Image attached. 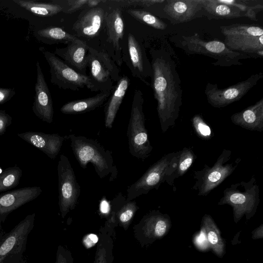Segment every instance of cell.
Returning <instances> with one entry per match:
<instances>
[{"label":"cell","mask_w":263,"mask_h":263,"mask_svg":"<svg viewBox=\"0 0 263 263\" xmlns=\"http://www.w3.org/2000/svg\"><path fill=\"white\" fill-rule=\"evenodd\" d=\"M231 120L234 124L250 130H263V98L253 105L233 114Z\"/></svg>","instance_id":"22"},{"label":"cell","mask_w":263,"mask_h":263,"mask_svg":"<svg viewBox=\"0 0 263 263\" xmlns=\"http://www.w3.org/2000/svg\"><path fill=\"white\" fill-rule=\"evenodd\" d=\"M50 67V82L60 88L73 91L87 88L92 91V86L88 75H83L72 68L54 53L40 47Z\"/></svg>","instance_id":"10"},{"label":"cell","mask_w":263,"mask_h":263,"mask_svg":"<svg viewBox=\"0 0 263 263\" xmlns=\"http://www.w3.org/2000/svg\"><path fill=\"white\" fill-rule=\"evenodd\" d=\"M42 192L40 186H27L0 194V219L3 222L8 215L22 205L33 200Z\"/></svg>","instance_id":"18"},{"label":"cell","mask_w":263,"mask_h":263,"mask_svg":"<svg viewBox=\"0 0 263 263\" xmlns=\"http://www.w3.org/2000/svg\"><path fill=\"white\" fill-rule=\"evenodd\" d=\"M126 12L137 21L155 29L164 30L167 27V25L165 22L146 10L129 8L126 10Z\"/></svg>","instance_id":"30"},{"label":"cell","mask_w":263,"mask_h":263,"mask_svg":"<svg viewBox=\"0 0 263 263\" xmlns=\"http://www.w3.org/2000/svg\"><path fill=\"white\" fill-rule=\"evenodd\" d=\"M231 156V151L224 149L212 166L204 164L202 169L194 172L195 182L192 189L197 191L198 196H207L234 172L241 159L230 162Z\"/></svg>","instance_id":"6"},{"label":"cell","mask_w":263,"mask_h":263,"mask_svg":"<svg viewBox=\"0 0 263 263\" xmlns=\"http://www.w3.org/2000/svg\"><path fill=\"white\" fill-rule=\"evenodd\" d=\"M109 6H106L105 16L106 29V42L113 51L112 60L119 66L123 61L121 42L124 34V24L122 17L123 7L117 1Z\"/></svg>","instance_id":"14"},{"label":"cell","mask_w":263,"mask_h":263,"mask_svg":"<svg viewBox=\"0 0 263 263\" xmlns=\"http://www.w3.org/2000/svg\"><path fill=\"white\" fill-rule=\"evenodd\" d=\"M130 85V79L125 75L121 77L114 86L104 109L105 126L110 129Z\"/></svg>","instance_id":"23"},{"label":"cell","mask_w":263,"mask_h":263,"mask_svg":"<svg viewBox=\"0 0 263 263\" xmlns=\"http://www.w3.org/2000/svg\"><path fill=\"white\" fill-rule=\"evenodd\" d=\"M151 84L157 101V110L162 132L173 126L182 105V90L176 64L170 53L163 48H152Z\"/></svg>","instance_id":"1"},{"label":"cell","mask_w":263,"mask_h":263,"mask_svg":"<svg viewBox=\"0 0 263 263\" xmlns=\"http://www.w3.org/2000/svg\"><path fill=\"white\" fill-rule=\"evenodd\" d=\"M110 207L108 202L102 200L100 204V211L102 213H107L109 211Z\"/></svg>","instance_id":"40"},{"label":"cell","mask_w":263,"mask_h":263,"mask_svg":"<svg viewBox=\"0 0 263 263\" xmlns=\"http://www.w3.org/2000/svg\"><path fill=\"white\" fill-rule=\"evenodd\" d=\"M163 10L173 24L191 21L204 11L201 0H165Z\"/></svg>","instance_id":"20"},{"label":"cell","mask_w":263,"mask_h":263,"mask_svg":"<svg viewBox=\"0 0 263 263\" xmlns=\"http://www.w3.org/2000/svg\"><path fill=\"white\" fill-rule=\"evenodd\" d=\"M22 176L18 166L6 168L0 174V192L11 190L18 185Z\"/></svg>","instance_id":"31"},{"label":"cell","mask_w":263,"mask_h":263,"mask_svg":"<svg viewBox=\"0 0 263 263\" xmlns=\"http://www.w3.org/2000/svg\"><path fill=\"white\" fill-rule=\"evenodd\" d=\"M143 103L144 98L142 91L136 89L132 103L127 136L130 155L142 160L146 159L151 155L153 148L148 139L145 126Z\"/></svg>","instance_id":"5"},{"label":"cell","mask_w":263,"mask_h":263,"mask_svg":"<svg viewBox=\"0 0 263 263\" xmlns=\"http://www.w3.org/2000/svg\"><path fill=\"white\" fill-rule=\"evenodd\" d=\"M35 213L28 215L0 240V263H25L28 237L33 228Z\"/></svg>","instance_id":"9"},{"label":"cell","mask_w":263,"mask_h":263,"mask_svg":"<svg viewBox=\"0 0 263 263\" xmlns=\"http://www.w3.org/2000/svg\"><path fill=\"white\" fill-rule=\"evenodd\" d=\"M192 123L197 135L203 140H209L213 136L211 127L199 114L194 115L192 118Z\"/></svg>","instance_id":"32"},{"label":"cell","mask_w":263,"mask_h":263,"mask_svg":"<svg viewBox=\"0 0 263 263\" xmlns=\"http://www.w3.org/2000/svg\"><path fill=\"white\" fill-rule=\"evenodd\" d=\"M209 19H233L245 17L237 7L221 3L219 0H201Z\"/></svg>","instance_id":"25"},{"label":"cell","mask_w":263,"mask_h":263,"mask_svg":"<svg viewBox=\"0 0 263 263\" xmlns=\"http://www.w3.org/2000/svg\"><path fill=\"white\" fill-rule=\"evenodd\" d=\"M127 55L124 59H126L125 60L132 75L147 86H150L151 84L147 79L152 77V68L144 45L134 35L128 33L127 37Z\"/></svg>","instance_id":"15"},{"label":"cell","mask_w":263,"mask_h":263,"mask_svg":"<svg viewBox=\"0 0 263 263\" xmlns=\"http://www.w3.org/2000/svg\"><path fill=\"white\" fill-rule=\"evenodd\" d=\"M106 1L97 7L85 9L80 13L72 25L77 37L91 39L100 34L105 22Z\"/></svg>","instance_id":"16"},{"label":"cell","mask_w":263,"mask_h":263,"mask_svg":"<svg viewBox=\"0 0 263 263\" xmlns=\"http://www.w3.org/2000/svg\"><path fill=\"white\" fill-rule=\"evenodd\" d=\"M98 238L97 235L90 234L87 235L84 240V243L87 248H90L95 245L98 241Z\"/></svg>","instance_id":"39"},{"label":"cell","mask_w":263,"mask_h":263,"mask_svg":"<svg viewBox=\"0 0 263 263\" xmlns=\"http://www.w3.org/2000/svg\"><path fill=\"white\" fill-rule=\"evenodd\" d=\"M59 203L62 215L77 204L81 193L80 186L68 158L61 155L58 167Z\"/></svg>","instance_id":"12"},{"label":"cell","mask_w":263,"mask_h":263,"mask_svg":"<svg viewBox=\"0 0 263 263\" xmlns=\"http://www.w3.org/2000/svg\"><path fill=\"white\" fill-rule=\"evenodd\" d=\"M88 1L89 0H54L55 3L62 7V12L67 14H71L81 9L89 8Z\"/></svg>","instance_id":"33"},{"label":"cell","mask_w":263,"mask_h":263,"mask_svg":"<svg viewBox=\"0 0 263 263\" xmlns=\"http://www.w3.org/2000/svg\"><path fill=\"white\" fill-rule=\"evenodd\" d=\"M12 117L5 110H0V136L4 135L12 124Z\"/></svg>","instance_id":"36"},{"label":"cell","mask_w":263,"mask_h":263,"mask_svg":"<svg viewBox=\"0 0 263 263\" xmlns=\"http://www.w3.org/2000/svg\"><path fill=\"white\" fill-rule=\"evenodd\" d=\"M89 47L84 41L77 38L64 48L56 47L54 53L74 70L87 76Z\"/></svg>","instance_id":"19"},{"label":"cell","mask_w":263,"mask_h":263,"mask_svg":"<svg viewBox=\"0 0 263 263\" xmlns=\"http://www.w3.org/2000/svg\"><path fill=\"white\" fill-rule=\"evenodd\" d=\"M209 241L212 244H216L218 242V237L213 231H210L208 234Z\"/></svg>","instance_id":"41"},{"label":"cell","mask_w":263,"mask_h":263,"mask_svg":"<svg viewBox=\"0 0 263 263\" xmlns=\"http://www.w3.org/2000/svg\"><path fill=\"white\" fill-rule=\"evenodd\" d=\"M111 92H100L93 97L68 102L61 107L60 111L66 115H76L90 111L101 106L109 97Z\"/></svg>","instance_id":"24"},{"label":"cell","mask_w":263,"mask_h":263,"mask_svg":"<svg viewBox=\"0 0 263 263\" xmlns=\"http://www.w3.org/2000/svg\"><path fill=\"white\" fill-rule=\"evenodd\" d=\"M122 205L119 213V218L121 222L125 223L129 221L133 218L138 207L136 202L127 201L126 200Z\"/></svg>","instance_id":"34"},{"label":"cell","mask_w":263,"mask_h":263,"mask_svg":"<svg viewBox=\"0 0 263 263\" xmlns=\"http://www.w3.org/2000/svg\"><path fill=\"white\" fill-rule=\"evenodd\" d=\"M3 222V221L0 219V240L2 239V237L3 236V235H4V234L3 232V230L2 229V226H1V223Z\"/></svg>","instance_id":"42"},{"label":"cell","mask_w":263,"mask_h":263,"mask_svg":"<svg viewBox=\"0 0 263 263\" xmlns=\"http://www.w3.org/2000/svg\"><path fill=\"white\" fill-rule=\"evenodd\" d=\"M123 7L129 6H140L144 8H148L157 4H161L165 2V0H128L117 1Z\"/></svg>","instance_id":"35"},{"label":"cell","mask_w":263,"mask_h":263,"mask_svg":"<svg viewBox=\"0 0 263 263\" xmlns=\"http://www.w3.org/2000/svg\"><path fill=\"white\" fill-rule=\"evenodd\" d=\"M176 46L188 54H201L213 58L215 60L213 64L217 66H239L242 65L240 60L252 58L246 54L230 50L223 42L204 40L198 33L181 35Z\"/></svg>","instance_id":"3"},{"label":"cell","mask_w":263,"mask_h":263,"mask_svg":"<svg viewBox=\"0 0 263 263\" xmlns=\"http://www.w3.org/2000/svg\"><path fill=\"white\" fill-rule=\"evenodd\" d=\"M223 43L230 50L250 55L263 57V28L257 24H233L220 27Z\"/></svg>","instance_id":"4"},{"label":"cell","mask_w":263,"mask_h":263,"mask_svg":"<svg viewBox=\"0 0 263 263\" xmlns=\"http://www.w3.org/2000/svg\"><path fill=\"white\" fill-rule=\"evenodd\" d=\"M3 170L1 168V167H0V174L2 173L3 172Z\"/></svg>","instance_id":"43"},{"label":"cell","mask_w":263,"mask_h":263,"mask_svg":"<svg viewBox=\"0 0 263 263\" xmlns=\"http://www.w3.org/2000/svg\"><path fill=\"white\" fill-rule=\"evenodd\" d=\"M20 138L43 152L51 159H55L61 151L65 137L58 134L27 132L17 134Z\"/></svg>","instance_id":"21"},{"label":"cell","mask_w":263,"mask_h":263,"mask_svg":"<svg viewBox=\"0 0 263 263\" xmlns=\"http://www.w3.org/2000/svg\"><path fill=\"white\" fill-rule=\"evenodd\" d=\"M36 81L35 84V95L32 107L35 115L48 123L53 118V102L48 86L45 81L40 64L36 62Z\"/></svg>","instance_id":"17"},{"label":"cell","mask_w":263,"mask_h":263,"mask_svg":"<svg viewBox=\"0 0 263 263\" xmlns=\"http://www.w3.org/2000/svg\"><path fill=\"white\" fill-rule=\"evenodd\" d=\"M259 202V187L253 175L247 182L231 184L223 191L219 204H229L237 211H250Z\"/></svg>","instance_id":"13"},{"label":"cell","mask_w":263,"mask_h":263,"mask_svg":"<svg viewBox=\"0 0 263 263\" xmlns=\"http://www.w3.org/2000/svg\"><path fill=\"white\" fill-rule=\"evenodd\" d=\"M221 3L237 7L247 17L257 21V14L263 10V4L259 1L219 0Z\"/></svg>","instance_id":"29"},{"label":"cell","mask_w":263,"mask_h":263,"mask_svg":"<svg viewBox=\"0 0 263 263\" xmlns=\"http://www.w3.org/2000/svg\"><path fill=\"white\" fill-rule=\"evenodd\" d=\"M88 75L92 84V91H112L114 82L120 78L117 65L109 54L89 47L88 54Z\"/></svg>","instance_id":"7"},{"label":"cell","mask_w":263,"mask_h":263,"mask_svg":"<svg viewBox=\"0 0 263 263\" xmlns=\"http://www.w3.org/2000/svg\"><path fill=\"white\" fill-rule=\"evenodd\" d=\"M166 223L164 220H158L155 227V233L157 236H161L163 235L166 230Z\"/></svg>","instance_id":"38"},{"label":"cell","mask_w":263,"mask_h":263,"mask_svg":"<svg viewBox=\"0 0 263 263\" xmlns=\"http://www.w3.org/2000/svg\"><path fill=\"white\" fill-rule=\"evenodd\" d=\"M263 78L261 72L252 74L246 80L224 88L208 82L204 93L208 103L215 108H222L240 100Z\"/></svg>","instance_id":"11"},{"label":"cell","mask_w":263,"mask_h":263,"mask_svg":"<svg viewBox=\"0 0 263 263\" xmlns=\"http://www.w3.org/2000/svg\"><path fill=\"white\" fill-rule=\"evenodd\" d=\"M15 93L14 88L0 87V104H3L9 101Z\"/></svg>","instance_id":"37"},{"label":"cell","mask_w":263,"mask_h":263,"mask_svg":"<svg viewBox=\"0 0 263 263\" xmlns=\"http://www.w3.org/2000/svg\"><path fill=\"white\" fill-rule=\"evenodd\" d=\"M196 156L191 148L184 147L179 153L171 174L165 178V182L174 186L176 179L184 175L191 167Z\"/></svg>","instance_id":"28"},{"label":"cell","mask_w":263,"mask_h":263,"mask_svg":"<svg viewBox=\"0 0 263 263\" xmlns=\"http://www.w3.org/2000/svg\"><path fill=\"white\" fill-rule=\"evenodd\" d=\"M66 137L70 141L74 157L82 168H86L87 164L91 163L101 179L107 176H109V181L117 179L118 171L110 151L106 149L95 139L74 134Z\"/></svg>","instance_id":"2"},{"label":"cell","mask_w":263,"mask_h":263,"mask_svg":"<svg viewBox=\"0 0 263 263\" xmlns=\"http://www.w3.org/2000/svg\"><path fill=\"white\" fill-rule=\"evenodd\" d=\"M34 35L38 41L48 45L59 43L67 45L78 38L66 32L62 28L55 26L39 29L35 32Z\"/></svg>","instance_id":"27"},{"label":"cell","mask_w":263,"mask_h":263,"mask_svg":"<svg viewBox=\"0 0 263 263\" xmlns=\"http://www.w3.org/2000/svg\"><path fill=\"white\" fill-rule=\"evenodd\" d=\"M26 10L39 16H52L62 12L63 8L54 1L49 2L34 0H13Z\"/></svg>","instance_id":"26"},{"label":"cell","mask_w":263,"mask_h":263,"mask_svg":"<svg viewBox=\"0 0 263 263\" xmlns=\"http://www.w3.org/2000/svg\"><path fill=\"white\" fill-rule=\"evenodd\" d=\"M178 153L179 151L167 154L152 164L138 180L128 187L126 200L132 201L153 189H158L172 173Z\"/></svg>","instance_id":"8"}]
</instances>
